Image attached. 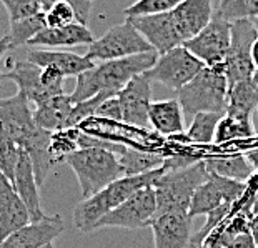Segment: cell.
Wrapping results in <instances>:
<instances>
[{
  "label": "cell",
  "mask_w": 258,
  "mask_h": 248,
  "mask_svg": "<svg viewBox=\"0 0 258 248\" xmlns=\"http://www.w3.org/2000/svg\"><path fill=\"white\" fill-rule=\"evenodd\" d=\"M256 115H258V107H256Z\"/></svg>",
  "instance_id": "obj_48"
},
{
  "label": "cell",
  "mask_w": 258,
  "mask_h": 248,
  "mask_svg": "<svg viewBox=\"0 0 258 248\" xmlns=\"http://www.w3.org/2000/svg\"><path fill=\"white\" fill-rule=\"evenodd\" d=\"M93 117L108 118V120H113V122H122V112H120V103H118L117 95L108 97L107 100H103L100 105H98Z\"/></svg>",
  "instance_id": "obj_37"
},
{
  "label": "cell",
  "mask_w": 258,
  "mask_h": 248,
  "mask_svg": "<svg viewBox=\"0 0 258 248\" xmlns=\"http://www.w3.org/2000/svg\"><path fill=\"white\" fill-rule=\"evenodd\" d=\"M163 172V168L152 170V172L140 173V175H123L112 183H108L105 189L93 194L89 198H84L74 210V225L82 233H90L93 231L95 223L103 215L112 212L115 207L125 202L130 195H134L142 187L152 185L158 175Z\"/></svg>",
  "instance_id": "obj_2"
},
{
  "label": "cell",
  "mask_w": 258,
  "mask_h": 248,
  "mask_svg": "<svg viewBox=\"0 0 258 248\" xmlns=\"http://www.w3.org/2000/svg\"><path fill=\"white\" fill-rule=\"evenodd\" d=\"M4 80H12L17 89L29 98V102L35 105L65 93V77L62 74L50 67H38L27 58L17 60L14 67L4 74Z\"/></svg>",
  "instance_id": "obj_6"
},
{
  "label": "cell",
  "mask_w": 258,
  "mask_h": 248,
  "mask_svg": "<svg viewBox=\"0 0 258 248\" xmlns=\"http://www.w3.org/2000/svg\"><path fill=\"white\" fill-rule=\"evenodd\" d=\"M0 125L22 147L38 129L34 122L30 102L20 90L14 97L0 98Z\"/></svg>",
  "instance_id": "obj_16"
},
{
  "label": "cell",
  "mask_w": 258,
  "mask_h": 248,
  "mask_svg": "<svg viewBox=\"0 0 258 248\" xmlns=\"http://www.w3.org/2000/svg\"><path fill=\"white\" fill-rule=\"evenodd\" d=\"M251 215H258V190L255 192L253 200L250 203V210H248V215H246V217H251Z\"/></svg>",
  "instance_id": "obj_42"
},
{
  "label": "cell",
  "mask_w": 258,
  "mask_h": 248,
  "mask_svg": "<svg viewBox=\"0 0 258 248\" xmlns=\"http://www.w3.org/2000/svg\"><path fill=\"white\" fill-rule=\"evenodd\" d=\"M215 12L228 22L251 20L258 15V0H220Z\"/></svg>",
  "instance_id": "obj_33"
},
{
  "label": "cell",
  "mask_w": 258,
  "mask_h": 248,
  "mask_svg": "<svg viewBox=\"0 0 258 248\" xmlns=\"http://www.w3.org/2000/svg\"><path fill=\"white\" fill-rule=\"evenodd\" d=\"M30 222V215L14 183L0 172V241Z\"/></svg>",
  "instance_id": "obj_18"
},
{
  "label": "cell",
  "mask_w": 258,
  "mask_h": 248,
  "mask_svg": "<svg viewBox=\"0 0 258 248\" xmlns=\"http://www.w3.org/2000/svg\"><path fill=\"white\" fill-rule=\"evenodd\" d=\"M205 167L208 172L217 173L225 178H232L237 181H248L253 177V165L248 162L243 153L237 155H227V157H210L205 158Z\"/></svg>",
  "instance_id": "obj_26"
},
{
  "label": "cell",
  "mask_w": 258,
  "mask_h": 248,
  "mask_svg": "<svg viewBox=\"0 0 258 248\" xmlns=\"http://www.w3.org/2000/svg\"><path fill=\"white\" fill-rule=\"evenodd\" d=\"M47 27L45 22V12H38L35 15H30L27 19L22 20H15L10 22V32H9V38H10V48H19L22 45H27L30 42L32 37H35L38 32L43 30Z\"/></svg>",
  "instance_id": "obj_29"
},
{
  "label": "cell",
  "mask_w": 258,
  "mask_h": 248,
  "mask_svg": "<svg viewBox=\"0 0 258 248\" xmlns=\"http://www.w3.org/2000/svg\"><path fill=\"white\" fill-rule=\"evenodd\" d=\"M79 127H69V129L52 132L48 150H50V157L55 162V165L65 163V158L79 148Z\"/></svg>",
  "instance_id": "obj_31"
},
{
  "label": "cell",
  "mask_w": 258,
  "mask_h": 248,
  "mask_svg": "<svg viewBox=\"0 0 258 248\" xmlns=\"http://www.w3.org/2000/svg\"><path fill=\"white\" fill-rule=\"evenodd\" d=\"M246 190V181H237L232 178L220 177L208 172V178L191 195L188 217L195 218L200 215H208L223 203H237Z\"/></svg>",
  "instance_id": "obj_11"
},
{
  "label": "cell",
  "mask_w": 258,
  "mask_h": 248,
  "mask_svg": "<svg viewBox=\"0 0 258 248\" xmlns=\"http://www.w3.org/2000/svg\"><path fill=\"white\" fill-rule=\"evenodd\" d=\"M195 248H203V246H202V245H199V246H195Z\"/></svg>",
  "instance_id": "obj_47"
},
{
  "label": "cell",
  "mask_w": 258,
  "mask_h": 248,
  "mask_svg": "<svg viewBox=\"0 0 258 248\" xmlns=\"http://www.w3.org/2000/svg\"><path fill=\"white\" fill-rule=\"evenodd\" d=\"M74 103L69 95L60 93L48 100L38 103L37 108L32 112L34 115V122L37 127L43 130H62L69 129V117L72 112Z\"/></svg>",
  "instance_id": "obj_24"
},
{
  "label": "cell",
  "mask_w": 258,
  "mask_h": 248,
  "mask_svg": "<svg viewBox=\"0 0 258 248\" xmlns=\"http://www.w3.org/2000/svg\"><path fill=\"white\" fill-rule=\"evenodd\" d=\"M79 181L82 197L89 198L113 180L123 177L118 157L98 147H82L65 158Z\"/></svg>",
  "instance_id": "obj_4"
},
{
  "label": "cell",
  "mask_w": 258,
  "mask_h": 248,
  "mask_svg": "<svg viewBox=\"0 0 258 248\" xmlns=\"http://www.w3.org/2000/svg\"><path fill=\"white\" fill-rule=\"evenodd\" d=\"M89 2H93V0H89Z\"/></svg>",
  "instance_id": "obj_49"
},
{
  "label": "cell",
  "mask_w": 258,
  "mask_h": 248,
  "mask_svg": "<svg viewBox=\"0 0 258 248\" xmlns=\"http://www.w3.org/2000/svg\"><path fill=\"white\" fill-rule=\"evenodd\" d=\"M227 248H258V245L250 231H243V233L235 235L233 238L230 240Z\"/></svg>",
  "instance_id": "obj_38"
},
{
  "label": "cell",
  "mask_w": 258,
  "mask_h": 248,
  "mask_svg": "<svg viewBox=\"0 0 258 248\" xmlns=\"http://www.w3.org/2000/svg\"><path fill=\"white\" fill-rule=\"evenodd\" d=\"M207 178H208V170L203 160H199V162L183 168L168 170V172L163 170L152 181V187L155 190V200H157L155 215L167 213V212L186 213L194 192Z\"/></svg>",
  "instance_id": "obj_5"
},
{
  "label": "cell",
  "mask_w": 258,
  "mask_h": 248,
  "mask_svg": "<svg viewBox=\"0 0 258 248\" xmlns=\"http://www.w3.org/2000/svg\"><path fill=\"white\" fill-rule=\"evenodd\" d=\"M230 30L232 22L225 20L213 10L210 22L195 37L183 42V47L205 65L222 64L230 47Z\"/></svg>",
  "instance_id": "obj_12"
},
{
  "label": "cell",
  "mask_w": 258,
  "mask_h": 248,
  "mask_svg": "<svg viewBox=\"0 0 258 248\" xmlns=\"http://www.w3.org/2000/svg\"><path fill=\"white\" fill-rule=\"evenodd\" d=\"M251 80H253L255 84L258 85V69H255V70H253V75H251Z\"/></svg>",
  "instance_id": "obj_43"
},
{
  "label": "cell",
  "mask_w": 258,
  "mask_h": 248,
  "mask_svg": "<svg viewBox=\"0 0 258 248\" xmlns=\"http://www.w3.org/2000/svg\"><path fill=\"white\" fill-rule=\"evenodd\" d=\"M258 107V85L253 80L245 79L230 85L227 92L225 113L233 117H253Z\"/></svg>",
  "instance_id": "obj_25"
},
{
  "label": "cell",
  "mask_w": 258,
  "mask_h": 248,
  "mask_svg": "<svg viewBox=\"0 0 258 248\" xmlns=\"http://www.w3.org/2000/svg\"><path fill=\"white\" fill-rule=\"evenodd\" d=\"M248 225H250V233L258 245V215H251V217H248Z\"/></svg>",
  "instance_id": "obj_39"
},
{
  "label": "cell",
  "mask_w": 258,
  "mask_h": 248,
  "mask_svg": "<svg viewBox=\"0 0 258 248\" xmlns=\"http://www.w3.org/2000/svg\"><path fill=\"white\" fill-rule=\"evenodd\" d=\"M225 112H199L194 115L186 132V140L195 143H212L215 139V130Z\"/></svg>",
  "instance_id": "obj_30"
},
{
  "label": "cell",
  "mask_w": 258,
  "mask_h": 248,
  "mask_svg": "<svg viewBox=\"0 0 258 248\" xmlns=\"http://www.w3.org/2000/svg\"><path fill=\"white\" fill-rule=\"evenodd\" d=\"M22 148L17 145L9 132L0 125V172L10 181H14L15 168H17Z\"/></svg>",
  "instance_id": "obj_32"
},
{
  "label": "cell",
  "mask_w": 258,
  "mask_h": 248,
  "mask_svg": "<svg viewBox=\"0 0 258 248\" xmlns=\"http://www.w3.org/2000/svg\"><path fill=\"white\" fill-rule=\"evenodd\" d=\"M253 135H255V125L251 117H233V115L225 113L217 125L213 142L217 145H223V143L233 140L250 139Z\"/></svg>",
  "instance_id": "obj_28"
},
{
  "label": "cell",
  "mask_w": 258,
  "mask_h": 248,
  "mask_svg": "<svg viewBox=\"0 0 258 248\" xmlns=\"http://www.w3.org/2000/svg\"><path fill=\"white\" fill-rule=\"evenodd\" d=\"M47 27H63L77 22V14L74 5L67 0H57L45 10Z\"/></svg>",
  "instance_id": "obj_35"
},
{
  "label": "cell",
  "mask_w": 258,
  "mask_h": 248,
  "mask_svg": "<svg viewBox=\"0 0 258 248\" xmlns=\"http://www.w3.org/2000/svg\"><path fill=\"white\" fill-rule=\"evenodd\" d=\"M191 218L182 212L158 213L150 222L155 248H186L190 245Z\"/></svg>",
  "instance_id": "obj_17"
},
{
  "label": "cell",
  "mask_w": 258,
  "mask_h": 248,
  "mask_svg": "<svg viewBox=\"0 0 258 248\" xmlns=\"http://www.w3.org/2000/svg\"><path fill=\"white\" fill-rule=\"evenodd\" d=\"M9 50H12V48H10V38H9V35L0 37V60L4 58V55L7 53Z\"/></svg>",
  "instance_id": "obj_40"
},
{
  "label": "cell",
  "mask_w": 258,
  "mask_h": 248,
  "mask_svg": "<svg viewBox=\"0 0 258 248\" xmlns=\"http://www.w3.org/2000/svg\"><path fill=\"white\" fill-rule=\"evenodd\" d=\"M251 62H253L255 69H258V35L251 43Z\"/></svg>",
  "instance_id": "obj_41"
},
{
  "label": "cell",
  "mask_w": 258,
  "mask_h": 248,
  "mask_svg": "<svg viewBox=\"0 0 258 248\" xmlns=\"http://www.w3.org/2000/svg\"><path fill=\"white\" fill-rule=\"evenodd\" d=\"M152 50L153 48L150 43L125 19L122 24L113 25L102 37L95 38L90 45H87L85 55L93 62H105V60L123 58Z\"/></svg>",
  "instance_id": "obj_7"
},
{
  "label": "cell",
  "mask_w": 258,
  "mask_h": 248,
  "mask_svg": "<svg viewBox=\"0 0 258 248\" xmlns=\"http://www.w3.org/2000/svg\"><path fill=\"white\" fill-rule=\"evenodd\" d=\"M182 0H137L123 10L125 17H140V15L163 14L173 10Z\"/></svg>",
  "instance_id": "obj_34"
},
{
  "label": "cell",
  "mask_w": 258,
  "mask_h": 248,
  "mask_svg": "<svg viewBox=\"0 0 258 248\" xmlns=\"http://www.w3.org/2000/svg\"><path fill=\"white\" fill-rule=\"evenodd\" d=\"M251 22H253V27H255V30L258 32V15H256V17H253V19H251Z\"/></svg>",
  "instance_id": "obj_44"
},
{
  "label": "cell",
  "mask_w": 258,
  "mask_h": 248,
  "mask_svg": "<svg viewBox=\"0 0 258 248\" xmlns=\"http://www.w3.org/2000/svg\"><path fill=\"white\" fill-rule=\"evenodd\" d=\"M183 42L195 37L210 22L213 15L212 0H182L172 10Z\"/></svg>",
  "instance_id": "obj_22"
},
{
  "label": "cell",
  "mask_w": 258,
  "mask_h": 248,
  "mask_svg": "<svg viewBox=\"0 0 258 248\" xmlns=\"http://www.w3.org/2000/svg\"><path fill=\"white\" fill-rule=\"evenodd\" d=\"M2 80H4V74L0 72V82H2Z\"/></svg>",
  "instance_id": "obj_46"
},
{
  "label": "cell",
  "mask_w": 258,
  "mask_h": 248,
  "mask_svg": "<svg viewBox=\"0 0 258 248\" xmlns=\"http://www.w3.org/2000/svg\"><path fill=\"white\" fill-rule=\"evenodd\" d=\"M157 213V200L155 190L152 185L142 187L134 195H130L127 200L115 207L112 212L98 220L93 227V231L100 228H128L139 230L150 227V222Z\"/></svg>",
  "instance_id": "obj_8"
},
{
  "label": "cell",
  "mask_w": 258,
  "mask_h": 248,
  "mask_svg": "<svg viewBox=\"0 0 258 248\" xmlns=\"http://www.w3.org/2000/svg\"><path fill=\"white\" fill-rule=\"evenodd\" d=\"M203 67L205 64L200 62L188 48L178 45L158 55L153 67L145 72V77L150 82H158L172 90H180Z\"/></svg>",
  "instance_id": "obj_9"
},
{
  "label": "cell",
  "mask_w": 258,
  "mask_h": 248,
  "mask_svg": "<svg viewBox=\"0 0 258 248\" xmlns=\"http://www.w3.org/2000/svg\"><path fill=\"white\" fill-rule=\"evenodd\" d=\"M122 123L145 130L148 123V107L152 103V82L145 74L134 77L122 90L117 93Z\"/></svg>",
  "instance_id": "obj_14"
},
{
  "label": "cell",
  "mask_w": 258,
  "mask_h": 248,
  "mask_svg": "<svg viewBox=\"0 0 258 248\" xmlns=\"http://www.w3.org/2000/svg\"><path fill=\"white\" fill-rule=\"evenodd\" d=\"M157 58L158 53L152 50L95 64L90 70L77 75L75 89L69 95L70 100L72 103H79L100 92L118 93L134 77L145 74L148 69H152Z\"/></svg>",
  "instance_id": "obj_1"
},
{
  "label": "cell",
  "mask_w": 258,
  "mask_h": 248,
  "mask_svg": "<svg viewBox=\"0 0 258 248\" xmlns=\"http://www.w3.org/2000/svg\"><path fill=\"white\" fill-rule=\"evenodd\" d=\"M12 183L15 187V190H17L19 197L22 198V202H24V205L27 207V210H29L30 222H35V220H40L45 217V213L42 210L40 194H38L40 187L37 185L30 157L27 155L24 150L20 152V158H19L17 168H15Z\"/></svg>",
  "instance_id": "obj_21"
},
{
  "label": "cell",
  "mask_w": 258,
  "mask_h": 248,
  "mask_svg": "<svg viewBox=\"0 0 258 248\" xmlns=\"http://www.w3.org/2000/svg\"><path fill=\"white\" fill-rule=\"evenodd\" d=\"M25 58L38 67H50L63 77H77L90 70L95 62L87 55H79L74 52H57V50H37L34 47L27 52Z\"/></svg>",
  "instance_id": "obj_20"
},
{
  "label": "cell",
  "mask_w": 258,
  "mask_h": 248,
  "mask_svg": "<svg viewBox=\"0 0 258 248\" xmlns=\"http://www.w3.org/2000/svg\"><path fill=\"white\" fill-rule=\"evenodd\" d=\"M142 37L150 43V47L158 55L172 50L173 47L183 45V37L180 34L178 25L175 22L172 10L163 14L140 15V17H125Z\"/></svg>",
  "instance_id": "obj_13"
},
{
  "label": "cell",
  "mask_w": 258,
  "mask_h": 248,
  "mask_svg": "<svg viewBox=\"0 0 258 248\" xmlns=\"http://www.w3.org/2000/svg\"><path fill=\"white\" fill-rule=\"evenodd\" d=\"M65 230L60 215H45L40 220L25 223L0 241V248H42L55 241Z\"/></svg>",
  "instance_id": "obj_15"
},
{
  "label": "cell",
  "mask_w": 258,
  "mask_h": 248,
  "mask_svg": "<svg viewBox=\"0 0 258 248\" xmlns=\"http://www.w3.org/2000/svg\"><path fill=\"white\" fill-rule=\"evenodd\" d=\"M93 32L85 24L72 22L63 27H45L27 45L30 47H79L90 45L95 40Z\"/></svg>",
  "instance_id": "obj_19"
},
{
  "label": "cell",
  "mask_w": 258,
  "mask_h": 248,
  "mask_svg": "<svg viewBox=\"0 0 258 248\" xmlns=\"http://www.w3.org/2000/svg\"><path fill=\"white\" fill-rule=\"evenodd\" d=\"M42 248H55V245H53V241H52V243H47L45 246H42Z\"/></svg>",
  "instance_id": "obj_45"
},
{
  "label": "cell",
  "mask_w": 258,
  "mask_h": 248,
  "mask_svg": "<svg viewBox=\"0 0 258 248\" xmlns=\"http://www.w3.org/2000/svg\"><path fill=\"white\" fill-rule=\"evenodd\" d=\"M148 123L158 135L163 137L183 134V110L178 98L152 102L148 107Z\"/></svg>",
  "instance_id": "obj_23"
},
{
  "label": "cell",
  "mask_w": 258,
  "mask_h": 248,
  "mask_svg": "<svg viewBox=\"0 0 258 248\" xmlns=\"http://www.w3.org/2000/svg\"><path fill=\"white\" fill-rule=\"evenodd\" d=\"M0 2H2L5 10H7L10 22L27 19L30 15L42 12L40 5L35 0H0Z\"/></svg>",
  "instance_id": "obj_36"
},
{
  "label": "cell",
  "mask_w": 258,
  "mask_h": 248,
  "mask_svg": "<svg viewBox=\"0 0 258 248\" xmlns=\"http://www.w3.org/2000/svg\"><path fill=\"white\" fill-rule=\"evenodd\" d=\"M163 160H165V157L162 153L140 150V148H130V147H127L118 155V162L120 167H122L123 175H140V173L152 172V170L162 167Z\"/></svg>",
  "instance_id": "obj_27"
},
{
  "label": "cell",
  "mask_w": 258,
  "mask_h": 248,
  "mask_svg": "<svg viewBox=\"0 0 258 248\" xmlns=\"http://www.w3.org/2000/svg\"><path fill=\"white\" fill-rule=\"evenodd\" d=\"M256 35L258 32L255 30L253 22L250 19L232 22L230 47L222 62L228 87L253 75L255 65L251 62V43Z\"/></svg>",
  "instance_id": "obj_10"
},
{
  "label": "cell",
  "mask_w": 258,
  "mask_h": 248,
  "mask_svg": "<svg viewBox=\"0 0 258 248\" xmlns=\"http://www.w3.org/2000/svg\"><path fill=\"white\" fill-rule=\"evenodd\" d=\"M228 82L223 64L205 65L188 84L177 90L183 115L194 117L199 112H225Z\"/></svg>",
  "instance_id": "obj_3"
}]
</instances>
